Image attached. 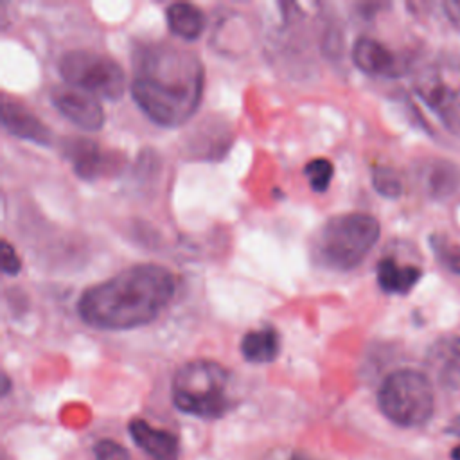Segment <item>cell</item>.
I'll use <instances>...</instances> for the list:
<instances>
[{
  "instance_id": "9c48e42d",
  "label": "cell",
  "mask_w": 460,
  "mask_h": 460,
  "mask_svg": "<svg viewBox=\"0 0 460 460\" xmlns=\"http://www.w3.org/2000/svg\"><path fill=\"white\" fill-rule=\"evenodd\" d=\"M352 61L361 72L377 77H395L404 70V63L395 52H392L377 40L367 36L356 40L352 49Z\"/></svg>"
},
{
  "instance_id": "d6986e66",
  "label": "cell",
  "mask_w": 460,
  "mask_h": 460,
  "mask_svg": "<svg viewBox=\"0 0 460 460\" xmlns=\"http://www.w3.org/2000/svg\"><path fill=\"white\" fill-rule=\"evenodd\" d=\"M304 174L316 192H325L332 178V164L327 158H314L304 167Z\"/></svg>"
},
{
  "instance_id": "ba28073f",
  "label": "cell",
  "mask_w": 460,
  "mask_h": 460,
  "mask_svg": "<svg viewBox=\"0 0 460 460\" xmlns=\"http://www.w3.org/2000/svg\"><path fill=\"white\" fill-rule=\"evenodd\" d=\"M52 104L58 111L68 119L72 124L83 129H101L104 124V110L97 102V97L77 90V88H65L58 86L52 90Z\"/></svg>"
},
{
  "instance_id": "7402d4cb",
  "label": "cell",
  "mask_w": 460,
  "mask_h": 460,
  "mask_svg": "<svg viewBox=\"0 0 460 460\" xmlns=\"http://www.w3.org/2000/svg\"><path fill=\"white\" fill-rule=\"evenodd\" d=\"M0 257H2L0 266H2V271H4L5 275H16V273L20 271V268H22L20 259H18L14 248H13V246L9 244V241H5V239L2 241V253H0Z\"/></svg>"
},
{
  "instance_id": "6da1fadb",
  "label": "cell",
  "mask_w": 460,
  "mask_h": 460,
  "mask_svg": "<svg viewBox=\"0 0 460 460\" xmlns=\"http://www.w3.org/2000/svg\"><path fill=\"white\" fill-rule=\"evenodd\" d=\"M203 79V65L192 52L169 45H151L135 58L129 92L153 122L174 128L198 110Z\"/></svg>"
},
{
  "instance_id": "e0dca14e",
  "label": "cell",
  "mask_w": 460,
  "mask_h": 460,
  "mask_svg": "<svg viewBox=\"0 0 460 460\" xmlns=\"http://www.w3.org/2000/svg\"><path fill=\"white\" fill-rule=\"evenodd\" d=\"M429 246L437 261L451 273L460 275V244L449 241L446 235L435 234L429 237Z\"/></svg>"
},
{
  "instance_id": "30bf717a",
  "label": "cell",
  "mask_w": 460,
  "mask_h": 460,
  "mask_svg": "<svg viewBox=\"0 0 460 460\" xmlns=\"http://www.w3.org/2000/svg\"><path fill=\"white\" fill-rule=\"evenodd\" d=\"M133 442L147 455L149 460H178L180 444L174 433L155 428L147 420L135 419L129 422Z\"/></svg>"
},
{
  "instance_id": "7a4b0ae2",
  "label": "cell",
  "mask_w": 460,
  "mask_h": 460,
  "mask_svg": "<svg viewBox=\"0 0 460 460\" xmlns=\"http://www.w3.org/2000/svg\"><path fill=\"white\" fill-rule=\"evenodd\" d=\"M176 279L160 264H135L88 288L77 311L95 329L124 331L153 322L171 302Z\"/></svg>"
},
{
  "instance_id": "5b68a950",
  "label": "cell",
  "mask_w": 460,
  "mask_h": 460,
  "mask_svg": "<svg viewBox=\"0 0 460 460\" xmlns=\"http://www.w3.org/2000/svg\"><path fill=\"white\" fill-rule=\"evenodd\" d=\"M377 404L390 422L401 428H417L431 419L435 392L426 374L401 368L388 374L381 383Z\"/></svg>"
},
{
  "instance_id": "9a60e30c",
  "label": "cell",
  "mask_w": 460,
  "mask_h": 460,
  "mask_svg": "<svg viewBox=\"0 0 460 460\" xmlns=\"http://www.w3.org/2000/svg\"><path fill=\"white\" fill-rule=\"evenodd\" d=\"M460 185V171L447 160H437L424 171V187L433 198H447Z\"/></svg>"
},
{
  "instance_id": "5bb4252c",
  "label": "cell",
  "mask_w": 460,
  "mask_h": 460,
  "mask_svg": "<svg viewBox=\"0 0 460 460\" xmlns=\"http://www.w3.org/2000/svg\"><path fill=\"white\" fill-rule=\"evenodd\" d=\"M280 352V336L273 327L250 331L241 340V354L250 363H270Z\"/></svg>"
},
{
  "instance_id": "277c9868",
  "label": "cell",
  "mask_w": 460,
  "mask_h": 460,
  "mask_svg": "<svg viewBox=\"0 0 460 460\" xmlns=\"http://www.w3.org/2000/svg\"><path fill=\"white\" fill-rule=\"evenodd\" d=\"M228 379V370L216 361H189L172 377V402L183 413L199 419H219L230 410Z\"/></svg>"
},
{
  "instance_id": "cb8c5ba5",
  "label": "cell",
  "mask_w": 460,
  "mask_h": 460,
  "mask_svg": "<svg viewBox=\"0 0 460 460\" xmlns=\"http://www.w3.org/2000/svg\"><path fill=\"white\" fill-rule=\"evenodd\" d=\"M453 433H456V435H460V417L455 420V422H451V428H449Z\"/></svg>"
},
{
  "instance_id": "44dd1931",
  "label": "cell",
  "mask_w": 460,
  "mask_h": 460,
  "mask_svg": "<svg viewBox=\"0 0 460 460\" xmlns=\"http://www.w3.org/2000/svg\"><path fill=\"white\" fill-rule=\"evenodd\" d=\"M95 460H135L131 453L115 440L102 438L93 446Z\"/></svg>"
},
{
  "instance_id": "ac0fdd59",
  "label": "cell",
  "mask_w": 460,
  "mask_h": 460,
  "mask_svg": "<svg viewBox=\"0 0 460 460\" xmlns=\"http://www.w3.org/2000/svg\"><path fill=\"white\" fill-rule=\"evenodd\" d=\"M72 160L75 171L84 178H92L101 171V153L92 142H83V146L74 151Z\"/></svg>"
},
{
  "instance_id": "484cf974",
  "label": "cell",
  "mask_w": 460,
  "mask_h": 460,
  "mask_svg": "<svg viewBox=\"0 0 460 460\" xmlns=\"http://www.w3.org/2000/svg\"><path fill=\"white\" fill-rule=\"evenodd\" d=\"M451 458H453V460H460V446H456V447L451 449Z\"/></svg>"
},
{
  "instance_id": "8fae6325",
  "label": "cell",
  "mask_w": 460,
  "mask_h": 460,
  "mask_svg": "<svg viewBox=\"0 0 460 460\" xmlns=\"http://www.w3.org/2000/svg\"><path fill=\"white\" fill-rule=\"evenodd\" d=\"M2 126L11 135L36 142L40 146H49L52 138L50 129L34 113L16 102L2 101Z\"/></svg>"
},
{
  "instance_id": "4316f807",
  "label": "cell",
  "mask_w": 460,
  "mask_h": 460,
  "mask_svg": "<svg viewBox=\"0 0 460 460\" xmlns=\"http://www.w3.org/2000/svg\"><path fill=\"white\" fill-rule=\"evenodd\" d=\"M291 460H313V458H309V456H305V455H296V456H293Z\"/></svg>"
},
{
  "instance_id": "2e32d148",
  "label": "cell",
  "mask_w": 460,
  "mask_h": 460,
  "mask_svg": "<svg viewBox=\"0 0 460 460\" xmlns=\"http://www.w3.org/2000/svg\"><path fill=\"white\" fill-rule=\"evenodd\" d=\"M437 377L446 390L460 388V336L449 340L440 350Z\"/></svg>"
},
{
  "instance_id": "52a82bcc",
  "label": "cell",
  "mask_w": 460,
  "mask_h": 460,
  "mask_svg": "<svg viewBox=\"0 0 460 460\" xmlns=\"http://www.w3.org/2000/svg\"><path fill=\"white\" fill-rule=\"evenodd\" d=\"M59 74L72 88L83 90L93 97L119 101L126 90V74L122 66L99 52L70 50L58 63Z\"/></svg>"
},
{
  "instance_id": "603a6c76",
  "label": "cell",
  "mask_w": 460,
  "mask_h": 460,
  "mask_svg": "<svg viewBox=\"0 0 460 460\" xmlns=\"http://www.w3.org/2000/svg\"><path fill=\"white\" fill-rule=\"evenodd\" d=\"M444 13L447 16V20L455 25V27H460V2L458 0H449V2H444Z\"/></svg>"
},
{
  "instance_id": "7c38bea8",
  "label": "cell",
  "mask_w": 460,
  "mask_h": 460,
  "mask_svg": "<svg viewBox=\"0 0 460 460\" xmlns=\"http://www.w3.org/2000/svg\"><path fill=\"white\" fill-rule=\"evenodd\" d=\"M377 284L385 293L404 295L420 280V268L411 264H399L394 259H383L376 268Z\"/></svg>"
},
{
  "instance_id": "d4e9b609",
  "label": "cell",
  "mask_w": 460,
  "mask_h": 460,
  "mask_svg": "<svg viewBox=\"0 0 460 460\" xmlns=\"http://www.w3.org/2000/svg\"><path fill=\"white\" fill-rule=\"evenodd\" d=\"M9 386H11V383H9V377L4 374V388H2V394H4V395H7V392H9Z\"/></svg>"
},
{
  "instance_id": "ffe728a7",
  "label": "cell",
  "mask_w": 460,
  "mask_h": 460,
  "mask_svg": "<svg viewBox=\"0 0 460 460\" xmlns=\"http://www.w3.org/2000/svg\"><path fill=\"white\" fill-rule=\"evenodd\" d=\"M374 189L385 198H399L402 194L401 178L388 167H376L372 172Z\"/></svg>"
},
{
  "instance_id": "8992f818",
  "label": "cell",
  "mask_w": 460,
  "mask_h": 460,
  "mask_svg": "<svg viewBox=\"0 0 460 460\" xmlns=\"http://www.w3.org/2000/svg\"><path fill=\"white\" fill-rule=\"evenodd\" d=\"M413 88L444 128L460 137V54H446L428 63L417 74Z\"/></svg>"
},
{
  "instance_id": "3957f363",
  "label": "cell",
  "mask_w": 460,
  "mask_h": 460,
  "mask_svg": "<svg viewBox=\"0 0 460 460\" xmlns=\"http://www.w3.org/2000/svg\"><path fill=\"white\" fill-rule=\"evenodd\" d=\"M379 234V221L370 214L334 216L318 228L311 244L313 259L325 270L349 271L368 255Z\"/></svg>"
},
{
  "instance_id": "4fadbf2b",
  "label": "cell",
  "mask_w": 460,
  "mask_h": 460,
  "mask_svg": "<svg viewBox=\"0 0 460 460\" xmlns=\"http://www.w3.org/2000/svg\"><path fill=\"white\" fill-rule=\"evenodd\" d=\"M165 20L172 34L181 40H196L205 29V14L199 7L185 2L171 4L165 11Z\"/></svg>"
}]
</instances>
